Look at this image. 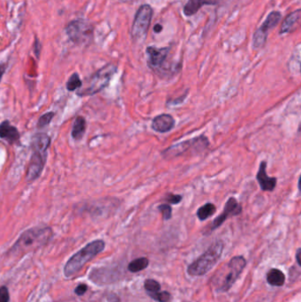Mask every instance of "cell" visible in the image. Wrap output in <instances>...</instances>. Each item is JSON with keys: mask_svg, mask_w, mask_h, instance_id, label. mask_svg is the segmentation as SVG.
Here are the masks:
<instances>
[{"mask_svg": "<svg viewBox=\"0 0 301 302\" xmlns=\"http://www.w3.org/2000/svg\"><path fill=\"white\" fill-rule=\"evenodd\" d=\"M148 266H149V260L145 257H140L132 261L131 263L128 264V270L133 273L139 272L145 269Z\"/></svg>", "mask_w": 301, "mask_h": 302, "instance_id": "cell-21", "label": "cell"}, {"mask_svg": "<svg viewBox=\"0 0 301 302\" xmlns=\"http://www.w3.org/2000/svg\"><path fill=\"white\" fill-rule=\"evenodd\" d=\"M87 289H88V286L84 284H81V285H78L75 288V294L79 296H81V295L85 294Z\"/></svg>", "mask_w": 301, "mask_h": 302, "instance_id": "cell-29", "label": "cell"}, {"mask_svg": "<svg viewBox=\"0 0 301 302\" xmlns=\"http://www.w3.org/2000/svg\"><path fill=\"white\" fill-rule=\"evenodd\" d=\"M242 212V206L235 197H230L227 201L225 202L224 211L221 213L218 217L214 219L211 226H209V231L216 230L220 227L228 218L238 216Z\"/></svg>", "mask_w": 301, "mask_h": 302, "instance_id": "cell-10", "label": "cell"}, {"mask_svg": "<svg viewBox=\"0 0 301 302\" xmlns=\"http://www.w3.org/2000/svg\"><path fill=\"white\" fill-rule=\"evenodd\" d=\"M165 200L169 202L170 204H178L181 200H182V196L180 195H173V194H168L166 196Z\"/></svg>", "mask_w": 301, "mask_h": 302, "instance_id": "cell-27", "label": "cell"}, {"mask_svg": "<svg viewBox=\"0 0 301 302\" xmlns=\"http://www.w3.org/2000/svg\"><path fill=\"white\" fill-rule=\"evenodd\" d=\"M52 230L50 227H34L26 231L18 238L12 247L10 254L13 256H23L29 252L34 251L50 241Z\"/></svg>", "mask_w": 301, "mask_h": 302, "instance_id": "cell-1", "label": "cell"}, {"mask_svg": "<svg viewBox=\"0 0 301 302\" xmlns=\"http://www.w3.org/2000/svg\"><path fill=\"white\" fill-rule=\"evenodd\" d=\"M51 143L46 134H37L32 139V156L27 172V180L33 181L37 179L43 171L46 161L47 149Z\"/></svg>", "mask_w": 301, "mask_h": 302, "instance_id": "cell-2", "label": "cell"}, {"mask_svg": "<svg viewBox=\"0 0 301 302\" xmlns=\"http://www.w3.org/2000/svg\"><path fill=\"white\" fill-rule=\"evenodd\" d=\"M209 146V141L207 137L199 136L190 140H185L178 144L172 145L168 149L163 151V157L165 158H172L179 157L180 155L187 152L189 149L194 148L196 151H202Z\"/></svg>", "mask_w": 301, "mask_h": 302, "instance_id": "cell-8", "label": "cell"}, {"mask_svg": "<svg viewBox=\"0 0 301 302\" xmlns=\"http://www.w3.org/2000/svg\"><path fill=\"white\" fill-rule=\"evenodd\" d=\"M149 295L158 302H169L170 301V294L168 292H157L155 294H149Z\"/></svg>", "mask_w": 301, "mask_h": 302, "instance_id": "cell-25", "label": "cell"}, {"mask_svg": "<svg viewBox=\"0 0 301 302\" xmlns=\"http://www.w3.org/2000/svg\"><path fill=\"white\" fill-rule=\"evenodd\" d=\"M301 9H298V10L290 13L289 15L285 17V19L282 22V24H281V27H280V34L291 33L296 29V27L299 25L300 20H301Z\"/></svg>", "mask_w": 301, "mask_h": 302, "instance_id": "cell-15", "label": "cell"}, {"mask_svg": "<svg viewBox=\"0 0 301 302\" xmlns=\"http://www.w3.org/2000/svg\"><path fill=\"white\" fill-rule=\"evenodd\" d=\"M256 179L263 191L272 192L275 190L277 180L275 177H269L267 174V162L266 161H263L260 164L258 172L256 174Z\"/></svg>", "mask_w": 301, "mask_h": 302, "instance_id": "cell-13", "label": "cell"}, {"mask_svg": "<svg viewBox=\"0 0 301 302\" xmlns=\"http://www.w3.org/2000/svg\"><path fill=\"white\" fill-rule=\"evenodd\" d=\"M174 126H175V120H174L173 117L170 114H166V113H163V114L155 117L151 124V128L153 130L157 133H161V134L170 132V130L174 128Z\"/></svg>", "mask_w": 301, "mask_h": 302, "instance_id": "cell-14", "label": "cell"}, {"mask_svg": "<svg viewBox=\"0 0 301 302\" xmlns=\"http://www.w3.org/2000/svg\"><path fill=\"white\" fill-rule=\"evenodd\" d=\"M224 250V243L221 240L213 243L206 251L204 252L198 259L187 268V273L193 277L204 276L216 265L220 259Z\"/></svg>", "mask_w": 301, "mask_h": 302, "instance_id": "cell-4", "label": "cell"}, {"mask_svg": "<svg viewBox=\"0 0 301 302\" xmlns=\"http://www.w3.org/2000/svg\"><path fill=\"white\" fill-rule=\"evenodd\" d=\"M81 85H82V82H81L80 77L77 73H73L68 80L67 88L69 91H73V90H76L77 89H80Z\"/></svg>", "mask_w": 301, "mask_h": 302, "instance_id": "cell-22", "label": "cell"}, {"mask_svg": "<svg viewBox=\"0 0 301 302\" xmlns=\"http://www.w3.org/2000/svg\"><path fill=\"white\" fill-rule=\"evenodd\" d=\"M162 30H163V26L160 25V24H156L154 26V31L156 33H160Z\"/></svg>", "mask_w": 301, "mask_h": 302, "instance_id": "cell-31", "label": "cell"}, {"mask_svg": "<svg viewBox=\"0 0 301 302\" xmlns=\"http://www.w3.org/2000/svg\"><path fill=\"white\" fill-rule=\"evenodd\" d=\"M67 33L73 42L81 43L89 38L91 34V27L83 21H75L68 25Z\"/></svg>", "mask_w": 301, "mask_h": 302, "instance_id": "cell-12", "label": "cell"}, {"mask_svg": "<svg viewBox=\"0 0 301 302\" xmlns=\"http://www.w3.org/2000/svg\"><path fill=\"white\" fill-rule=\"evenodd\" d=\"M281 13L277 11L271 12L268 15L266 20L264 21L262 26L258 30L255 31V34L253 36V48L255 50L262 49L267 41L268 34L270 30H273L275 27L278 25L281 21Z\"/></svg>", "mask_w": 301, "mask_h": 302, "instance_id": "cell-9", "label": "cell"}, {"mask_svg": "<svg viewBox=\"0 0 301 302\" xmlns=\"http://www.w3.org/2000/svg\"><path fill=\"white\" fill-rule=\"evenodd\" d=\"M216 211V208L215 204L208 202V203H206V204L202 205L201 207H200L197 210V217L201 221H205L209 217H212Z\"/></svg>", "mask_w": 301, "mask_h": 302, "instance_id": "cell-19", "label": "cell"}, {"mask_svg": "<svg viewBox=\"0 0 301 302\" xmlns=\"http://www.w3.org/2000/svg\"><path fill=\"white\" fill-rule=\"evenodd\" d=\"M54 117V112H47L45 114L40 117L38 120V128H43L46 127L47 125L51 122V119Z\"/></svg>", "mask_w": 301, "mask_h": 302, "instance_id": "cell-26", "label": "cell"}, {"mask_svg": "<svg viewBox=\"0 0 301 302\" xmlns=\"http://www.w3.org/2000/svg\"><path fill=\"white\" fill-rule=\"evenodd\" d=\"M105 243L101 239L95 240L89 243L86 247L81 248L80 251L77 252L75 255L69 259L64 268V275L67 277H72L81 268L89 261L98 256L104 249Z\"/></svg>", "mask_w": 301, "mask_h": 302, "instance_id": "cell-3", "label": "cell"}, {"mask_svg": "<svg viewBox=\"0 0 301 302\" xmlns=\"http://www.w3.org/2000/svg\"><path fill=\"white\" fill-rule=\"evenodd\" d=\"M152 16V7L149 4H142L138 9L131 30V37L134 42H141L146 38Z\"/></svg>", "mask_w": 301, "mask_h": 302, "instance_id": "cell-6", "label": "cell"}, {"mask_svg": "<svg viewBox=\"0 0 301 302\" xmlns=\"http://www.w3.org/2000/svg\"><path fill=\"white\" fill-rule=\"evenodd\" d=\"M220 0H188L185 4L183 12L186 16H193L199 11L203 5H214L218 4Z\"/></svg>", "mask_w": 301, "mask_h": 302, "instance_id": "cell-16", "label": "cell"}, {"mask_svg": "<svg viewBox=\"0 0 301 302\" xmlns=\"http://www.w3.org/2000/svg\"><path fill=\"white\" fill-rule=\"evenodd\" d=\"M301 248H298L297 253H296V260H297L298 264H299V266H301Z\"/></svg>", "mask_w": 301, "mask_h": 302, "instance_id": "cell-30", "label": "cell"}, {"mask_svg": "<svg viewBox=\"0 0 301 302\" xmlns=\"http://www.w3.org/2000/svg\"><path fill=\"white\" fill-rule=\"evenodd\" d=\"M144 288L149 294H155L160 291L161 285L154 279H147L144 282Z\"/></svg>", "mask_w": 301, "mask_h": 302, "instance_id": "cell-23", "label": "cell"}, {"mask_svg": "<svg viewBox=\"0 0 301 302\" xmlns=\"http://www.w3.org/2000/svg\"><path fill=\"white\" fill-rule=\"evenodd\" d=\"M117 72V67L109 64L103 67L90 78L88 84L83 90L78 92V96H92L100 92L110 83V80Z\"/></svg>", "mask_w": 301, "mask_h": 302, "instance_id": "cell-5", "label": "cell"}, {"mask_svg": "<svg viewBox=\"0 0 301 302\" xmlns=\"http://www.w3.org/2000/svg\"><path fill=\"white\" fill-rule=\"evenodd\" d=\"M86 129V121L84 118L78 117L72 127V136L74 139H81L82 135L84 134Z\"/></svg>", "mask_w": 301, "mask_h": 302, "instance_id": "cell-20", "label": "cell"}, {"mask_svg": "<svg viewBox=\"0 0 301 302\" xmlns=\"http://www.w3.org/2000/svg\"><path fill=\"white\" fill-rule=\"evenodd\" d=\"M157 209L161 212L163 219L166 220V221L170 220L171 217H172V209H171V207L169 204L165 203V204L159 205Z\"/></svg>", "mask_w": 301, "mask_h": 302, "instance_id": "cell-24", "label": "cell"}, {"mask_svg": "<svg viewBox=\"0 0 301 302\" xmlns=\"http://www.w3.org/2000/svg\"><path fill=\"white\" fill-rule=\"evenodd\" d=\"M4 71H5V66L4 65H0V81L2 77L4 75Z\"/></svg>", "mask_w": 301, "mask_h": 302, "instance_id": "cell-32", "label": "cell"}, {"mask_svg": "<svg viewBox=\"0 0 301 302\" xmlns=\"http://www.w3.org/2000/svg\"><path fill=\"white\" fill-rule=\"evenodd\" d=\"M170 49L165 48H157V47L149 46L146 49V53L148 55V65L152 70H159L162 66L166 62L167 57L169 55Z\"/></svg>", "mask_w": 301, "mask_h": 302, "instance_id": "cell-11", "label": "cell"}, {"mask_svg": "<svg viewBox=\"0 0 301 302\" xmlns=\"http://www.w3.org/2000/svg\"><path fill=\"white\" fill-rule=\"evenodd\" d=\"M268 283L273 286H282L285 282V276L283 271L277 268H272L267 275Z\"/></svg>", "mask_w": 301, "mask_h": 302, "instance_id": "cell-18", "label": "cell"}, {"mask_svg": "<svg viewBox=\"0 0 301 302\" xmlns=\"http://www.w3.org/2000/svg\"><path fill=\"white\" fill-rule=\"evenodd\" d=\"M0 138L13 143L20 139L17 128L12 126L9 121H4L0 125Z\"/></svg>", "mask_w": 301, "mask_h": 302, "instance_id": "cell-17", "label": "cell"}, {"mask_svg": "<svg viewBox=\"0 0 301 302\" xmlns=\"http://www.w3.org/2000/svg\"><path fill=\"white\" fill-rule=\"evenodd\" d=\"M8 290L5 286L0 287V302H8Z\"/></svg>", "mask_w": 301, "mask_h": 302, "instance_id": "cell-28", "label": "cell"}, {"mask_svg": "<svg viewBox=\"0 0 301 302\" xmlns=\"http://www.w3.org/2000/svg\"><path fill=\"white\" fill-rule=\"evenodd\" d=\"M246 259L243 256H234V258L230 260L229 263L224 269L225 276L220 277L221 282L218 283L217 291L225 293L231 289L237 280V277L241 274L243 269L246 267Z\"/></svg>", "mask_w": 301, "mask_h": 302, "instance_id": "cell-7", "label": "cell"}]
</instances>
